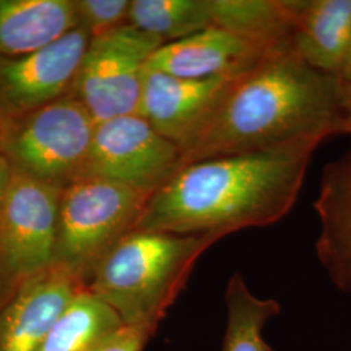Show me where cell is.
I'll return each mask as SVG.
<instances>
[{"instance_id":"8fae6325","label":"cell","mask_w":351,"mask_h":351,"mask_svg":"<svg viewBox=\"0 0 351 351\" xmlns=\"http://www.w3.org/2000/svg\"><path fill=\"white\" fill-rule=\"evenodd\" d=\"M82 289L56 265L23 280L0 311V351H36Z\"/></svg>"},{"instance_id":"5b68a950","label":"cell","mask_w":351,"mask_h":351,"mask_svg":"<svg viewBox=\"0 0 351 351\" xmlns=\"http://www.w3.org/2000/svg\"><path fill=\"white\" fill-rule=\"evenodd\" d=\"M97 121L72 94L0 120V154L13 171L65 188L82 175Z\"/></svg>"},{"instance_id":"9a60e30c","label":"cell","mask_w":351,"mask_h":351,"mask_svg":"<svg viewBox=\"0 0 351 351\" xmlns=\"http://www.w3.org/2000/svg\"><path fill=\"white\" fill-rule=\"evenodd\" d=\"M78 26L75 0H0V56L43 49Z\"/></svg>"},{"instance_id":"9c48e42d","label":"cell","mask_w":351,"mask_h":351,"mask_svg":"<svg viewBox=\"0 0 351 351\" xmlns=\"http://www.w3.org/2000/svg\"><path fill=\"white\" fill-rule=\"evenodd\" d=\"M91 34L78 26L49 46L0 56V120L34 111L69 94Z\"/></svg>"},{"instance_id":"6da1fadb","label":"cell","mask_w":351,"mask_h":351,"mask_svg":"<svg viewBox=\"0 0 351 351\" xmlns=\"http://www.w3.org/2000/svg\"><path fill=\"white\" fill-rule=\"evenodd\" d=\"M339 133L336 75L310 66L289 43L234 77L180 150L184 167L226 155L317 149Z\"/></svg>"},{"instance_id":"ffe728a7","label":"cell","mask_w":351,"mask_h":351,"mask_svg":"<svg viewBox=\"0 0 351 351\" xmlns=\"http://www.w3.org/2000/svg\"><path fill=\"white\" fill-rule=\"evenodd\" d=\"M80 26L91 37L128 24L129 0H75Z\"/></svg>"},{"instance_id":"30bf717a","label":"cell","mask_w":351,"mask_h":351,"mask_svg":"<svg viewBox=\"0 0 351 351\" xmlns=\"http://www.w3.org/2000/svg\"><path fill=\"white\" fill-rule=\"evenodd\" d=\"M237 75L182 78L146 68L137 114L181 147Z\"/></svg>"},{"instance_id":"277c9868","label":"cell","mask_w":351,"mask_h":351,"mask_svg":"<svg viewBox=\"0 0 351 351\" xmlns=\"http://www.w3.org/2000/svg\"><path fill=\"white\" fill-rule=\"evenodd\" d=\"M151 194L93 176L63 189L53 265L85 288L104 256L136 230Z\"/></svg>"},{"instance_id":"7402d4cb","label":"cell","mask_w":351,"mask_h":351,"mask_svg":"<svg viewBox=\"0 0 351 351\" xmlns=\"http://www.w3.org/2000/svg\"><path fill=\"white\" fill-rule=\"evenodd\" d=\"M339 88V106L343 133L351 136V59L336 75Z\"/></svg>"},{"instance_id":"603a6c76","label":"cell","mask_w":351,"mask_h":351,"mask_svg":"<svg viewBox=\"0 0 351 351\" xmlns=\"http://www.w3.org/2000/svg\"><path fill=\"white\" fill-rule=\"evenodd\" d=\"M17 285L19 284H16L12 278L5 274L0 264V311L7 304V302L11 300Z\"/></svg>"},{"instance_id":"4fadbf2b","label":"cell","mask_w":351,"mask_h":351,"mask_svg":"<svg viewBox=\"0 0 351 351\" xmlns=\"http://www.w3.org/2000/svg\"><path fill=\"white\" fill-rule=\"evenodd\" d=\"M314 207L317 258L337 288L351 291V149L324 168Z\"/></svg>"},{"instance_id":"ba28073f","label":"cell","mask_w":351,"mask_h":351,"mask_svg":"<svg viewBox=\"0 0 351 351\" xmlns=\"http://www.w3.org/2000/svg\"><path fill=\"white\" fill-rule=\"evenodd\" d=\"M181 167V150L175 142L133 113L97 123L81 176L99 177L152 194Z\"/></svg>"},{"instance_id":"3957f363","label":"cell","mask_w":351,"mask_h":351,"mask_svg":"<svg viewBox=\"0 0 351 351\" xmlns=\"http://www.w3.org/2000/svg\"><path fill=\"white\" fill-rule=\"evenodd\" d=\"M221 239L136 229L104 256L85 289L108 304L123 326L154 336L197 261Z\"/></svg>"},{"instance_id":"7c38bea8","label":"cell","mask_w":351,"mask_h":351,"mask_svg":"<svg viewBox=\"0 0 351 351\" xmlns=\"http://www.w3.org/2000/svg\"><path fill=\"white\" fill-rule=\"evenodd\" d=\"M275 49L211 26L193 36L167 42L152 53L147 69L182 78L239 75Z\"/></svg>"},{"instance_id":"7a4b0ae2","label":"cell","mask_w":351,"mask_h":351,"mask_svg":"<svg viewBox=\"0 0 351 351\" xmlns=\"http://www.w3.org/2000/svg\"><path fill=\"white\" fill-rule=\"evenodd\" d=\"M316 149L226 155L181 167L151 194L137 230L219 234L272 226L293 208Z\"/></svg>"},{"instance_id":"44dd1931","label":"cell","mask_w":351,"mask_h":351,"mask_svg":"<svg viewBox=\"0 0 351 351\" xmlns=\"http://www.w3.org/2000/svg\"><path fill=\"white\" fill-rule=\"evenodd\" d=\"M152 335L137 328H121L95 351H143Z\"/></svg>"},{"instance_id":"d6986e66","label":"cell","mask_w":351,"mask_h":351,"mask_svg":"<svg viewBox=\"0 0 351 351\" xmlns=\"http://www.w3.org/2000/svg\"><path fill=\"white\" fill-rule=\"evenodd\" d=\"M128 24L164 42H173L211 27L210 0H133Z\"/></svg>"},{"instance_id":"e0dca14e","label":"cell","mask_w":351,"mask_h":351,"mask_svg":"<svg viewBox=\"0 0 351 351\" xmlns=\"http://www.w3.org/2000/svg\"><path fill=\"white\" fill-rule=\"evenodd\" d=\"M121 328L124 326L112 308L82 289L36 351H95Z\"/></svg>"},{"instance_id":"8992f818","label":"cell","mask_w":351,"mask_h":351,"mask_svg":"<svg viewBox=\"0 0 351 351\" xmlns=\"http://www.w3.org/2000/svg\"><path fill=\"white\" fill-rule=\"evenodd\" d=\"M164 43L130 24L91 37L69 94L97 123L137 113L147 64Z\"/></svg>"},{"instance_id":"2e32d148","label":"cell","mask_w":351,"mask_h":351,"mask_svg":"<svg viewBox=\"0 0 351 351\" xmlns=\"http://www.w3.org/2000/svg\"><path fill=\"white\" fill-rule=\"evenodd\" d=\"M297 0H210L211 26L265 49L291 43Z\"/></svg>"},{"instance_id":"5bb4252c","label":"cell","mask_w":351,"mask_h":351,"mask_svg":"<svg viewBox=\"0 0 351 351\" xmlns=\"http://www.w3.org/2000/svg\"><path fill=\"white\" fill-rule=\"evenodd\" d=\"M291 43L310 66L339 75L351 59V0H297Z\"/></svg>"},{"instance_id":"cb8c5ba5","label":"cell","mask_w":351,"mask_h":351,"mask_svg":"<svg viewBox=\"0 0 351 351\" xmlns=\"http://www.w3.org/2000/svg\"><path fill=\"white\" fill-rule=\"evenodd\" d=\"M12 173L13 169L11 164L4 158L3 154H0V207L4 201L7 189L10 186Z\"/></svg>"},{"instance_id":"ac0fdd59","label":"cell","mask_w":351,"mask_h":351,"mask_svg":"<svg viewBox=\"0 0 351 351\" xmlns=\"http://www.w3.org/2000/svg\"><path fill=\"white\" fill-rule=\"evenodd\" d=\"M228 323L220 351H275L264 341L265 323L280 314L275 300H262L251 293L243 277H230L226 291Z\"/></svg>"},{"instance_id":"52a82bcc","label":"cell","mask_w":351,"mask_h":351,"mask_svg":"<svg viewBox=\"0 0 351 351\" xmlns=\"http://www.w3.org/2000/svg\"><path fill=\"white\" fill-rule=\"evenodd\" d=\"M63 189L13 171L0 207V264L16 284L53 265Z\"/></svg>"}]
</instances>
